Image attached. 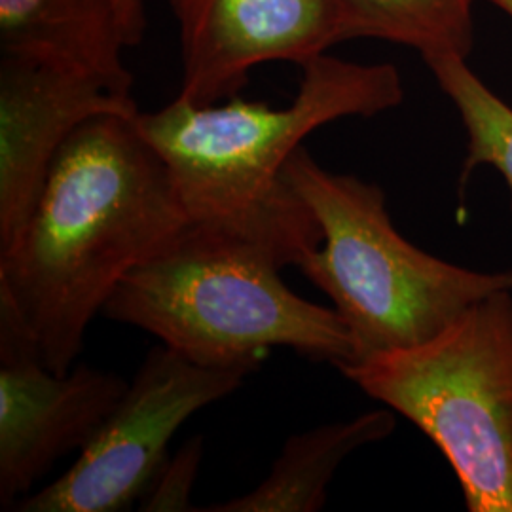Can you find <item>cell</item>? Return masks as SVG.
<instances>
[{
  "mask_svg": "<svg viewBox=\"0 0 512 512\" xmlns=\"http://www.w3.org/2000/svg\"><path fill=\"white\" fill-rule=\"evenodd\" d=\"M135 116L101 114L74 131L33 215L0 253V302L55 374L73 368L122 279L190 220Z\"/></svg>",
  "mask_w": 512,
  "mask_h": 512,
  "instance_id": "6da1fadb",
  "label": "cell"
},
{
  "mask_svg": "<svg viewBox=\"0 0 512 512\" xmlns=\"http://www.w3.org/2000/svg\"><path fill=\"white\" fill-rule=\"evenodd\" d=\"M321 239L319 222L285 183L251 209L188 220L122 279L101 313L209 368L251 372L272 348L349 363L357 349L342 317L281 277Z\"/></svg>",
  "mask_w": 512,
  "mask_h": 512,
  "instance_id": "7a4b0ae2",
  "label": "cell"
},
{
  "mask_svg": "<svg viewBox=\"0 0 512 512\" xmlns=\"http://www.w3.org/2000/svg\"><path fill=\"white\" fill-rule=\"evenodd\" d=\"M281 179L323 232L296 268L329 296L353 338L355 359L418 346L478 300L512 291L509 270L478 272L410 243L393 226L378 184L327 171L304 147Z\"/></svg>",
  "mask_w": 512,
  "mask_h": 512,
  "instance_id": "3957f363",
  "label": "cell"
},
{
  "mask_svg": "<svg viewBox=\"0 0 512 512\" xmlns=\"http://www.w3.org/2000/svg\"><path fill=\"white\" fill-rule=\"evenodd\" d=\"M404 101L401 73L389 63H355L323 54L302 65L291 105L230 99L192 105L175 99L135 124L162 156L188 219L251 209L279 192L283 167L315 129L349 116L372 118Z\"/></svg>",
  "mask_w": 512,
  "mask_h": 512,
  "instance_id": "277c9868",
  "label": "cell"
},
{
  "mask_svg": "<svg viewBox=\"0 0 512 512\" xmlns=\"http://www.w3.org/2000/svg\"><path fill=\"white\" fill-rule=\"evenodd\" d=\"M412 421L454 469L469 512H512V291L433 338L336 366Z\"/></svg>",
  "mask_w": 512,
  "mask_h": 512,
  "instance_id": "5b68a950",
  "label": "cell"
},
{
  "mask_svg": "<svg viewBox=\"0 0 512 512\" xmlns=\"http://www.w3.org/2000/svg\"><path fill=\"white\" fill-rule=\"evenodd\" d=\"M247 374L196 365L164 344L150 349L126 395L73 467L25 495L14 511H128L162 471L167 446L184 421L232 395Z\"/></svg>",
  "mask_w": 512,
  "mask_h": 512,
  "instance_id": "8992f818",
  "label": "cell"
},
{
  "mask_svg": "<svg viewBox=\"0 0 512 512\" xmlns=\"http://www.w3.org/2000/svg\"><path fill=\"white\" fill-rule=\"evenodd\" d=\"M129 384L88 365L55 374L0 302V505L14 511L55 461L82 452Z\"/></svg>",
  "mask_w": 512,
  "mask_h": 512,
  "instance_id": "52a82bcc",
  "label": "cell"
},
{
  "mask_svg": "<svg viewBox=\"0 0 512 512\" xmlns=\"http://www.w3.org/2000/svg\"><path fill=\"white\" fill-rule=\"evenodd\" d=\"M181 31L179 99L213 105L262 63L304 65L349 40L340 0H171Z\"/></svg>",
  "mask_w": 512,
  "mask_h": 512,
  "instance_id": "ba28073f",
  "label": "cell"
},
{
  "mask_svg": "<svg viewBox=\"0 0 512 512\" xmlns=\"http://www.w3.org/2000/svg\"><path fill=\"white\" fill-rule=\"evenodd\" d=\"M133 97L90 74L37 59L0 61V253L33 215L55 156L101 114L135 116Z\"/></svg>",
  "mask_w": 512,
  "mask_h": 512,
  "instance_id": "9c48e42d",
  "label": "cell"
},
{
  "mask_svg": "<svg viewBox=\"0 0 512 512\" xmlns=\"http://www.w3.org/2000/svg\"><path fill=\"white\" fill-rule=\"evenodd\" d=\"M2 54L90 74L129 95L128 35L110 0H0Z\"/></svg>",
  "mask_w": 512,
  "mask_h": 512,
  "instance_id": "30bf717a",
  "label": "cell"
},
{
  "mask_svg": "<svg viewBox=\"0 0 512 512\" xmlns=\"http://www.w3.org/2000/svg\"><path fill=\"white\" fill-rule=\"evenodd\" d=\"M391 408L372 410L293 435L285 442L268 476L247 494L215 503L207 512H317L327 505L330 480L359 448L393 435Z\"/></svg>",
  "mask_w": 512,
  "mask_h": 512,
  "instance_id": "8fae6325",
  "label": "cell"
},
{
  "mask_svg": "<svg viewBox=\"0 0 512 512\" xmlns=\"http://www.w3.org/2000/svg\"><path fill=\"white\" fill-rule=\"evenodd\" d=\"M478 0H340L348 37L380 38L416 50L425 63L467 57Z\"/></svg>",
  "mask_w": 512,
  "mask_h": 512,
  "instance_id": "7c38bea8",
  "label": "cell"
},
{
  "mask_svg": "<svg viewBox=\"0 0 512 512\" xmlns=\"http://www.w3.org/2000/svg\"><path fill=\"white\" fill-rule=\"evenodd\" d=\"M440 90L454 103L467 133L461 184L476 167L490 165L509 188L512 207V107L492 92L463 55H444L427 63Z\"/></svg>",
  "mask_w": 512,
  "mask_h": 512,
  "instance_id": "4fadbf2b",
  "label": "cell"
},
{
  "mask_svg": "<svg viewBox=\"0 0 512 512\" xmlns=\"http://www.w3.org/2000/svg\"><path fill=\"white\" fill-rule=\"evenodd\" d=\"M203 439L184 442L173 458H167L162 471L154 478L139 501V511L186 512L196 511L190 495L202 465Z\"/></svg>",
  "mask_w": 512,
  "mask_h": 512,
  "instance_id": "5bb4252c",
  "label": "cell"
},
{
  "mask_svg": "<svg viewBox=\"0 0 512 512\" xmlns=\"http://www.w3.org/2000/svg\"><path fill=\"white\" fill-rule=\"evenodd\" d=\"M118 12L124 31L128 35L129 46H137L147 33V12L145 0H110Z\"/></svg>",
  "mask_w": 512,
  "mask_h": 512,
  "instance_id": "9a60e30c",
  "label": "cell"
},
{
  "mask_svg": "<svg viewBox=\"0 0 512 512\" xmlns=\"http://www.w3.org/2000/svg\"><path fill=\"white\" fill-rule=\"evenodd\" d=\"M490 4H494L495 8H499L505 16L512 19V0H486Z\"/></svg>",
  "mask_w": 512,
  "mask_h": 512,
  "instance_id": "2e32d148",
  "label": "cell"
}]
</instances>
